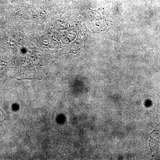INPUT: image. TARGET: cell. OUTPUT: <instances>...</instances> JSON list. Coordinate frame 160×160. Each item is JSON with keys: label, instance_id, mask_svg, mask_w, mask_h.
Masks as SVG:
<instances>
[{"label": "cell", "instance_id": "cell-1", "mask_svg": "<svg viewBox=\"0 0 160 160\" xmlns=\"http://www.w3.org/2000/svg\"><path fill=\"white\" fill-rule=\"evenodd\" d=\"M5 119V115L2 112V111L0 109V126L2 125L4 120Z\"/></svg>", "mask_w": 160, "mask_h": 160}]
</instances>
